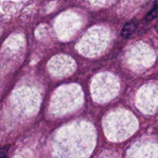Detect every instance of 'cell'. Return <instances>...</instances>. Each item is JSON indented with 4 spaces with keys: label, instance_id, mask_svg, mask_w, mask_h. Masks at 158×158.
Wrapping results in <instances>:
<instances>
[{
    "label": "cell",
    "instance_id": "obj_2",
    "mask_svg": "<svg viewBox=\"0 0 158 158\" xmlns=\"http://www.w3.org/2000/svg\"><path fill=\"white\" fill-rule=\"evenodd\" d=\"M9 145H6L4 148H2L1 153H0V157H1V158H4L6 155H7V153H8V151H9Z\"/></svg>",
    "mask_w": 158,
    "mask_h": 158
},
{
    "label": "cell",
    "instance_id": "obj_1",
    "mask_svg": "<svg viewBox=\"0 0 158 158\" xmlns=\"http://www.w3.org/2000/svg\"><path fill=\"white\" fill-rule=\"evenodd\" d=\"M136 29H137V25L134 22H129V23H126L121 31L122 37H123L124 39L130 38L134 33Z\"/></svg>",
    "mask_w": 158,
    "mask_h": 158
},
{
    "label": "cell",
    "instance_id": "obj_3",
    "mask_svg": "<svg viewBox=\"0 0 158 158\" xmlns=\"http://www.w3.org/2000/svg\"><path fill=\"white\" fill-rule=\"evenodd\" d=\"M156 29H157V31L158 32V24L157 25V26H156Z\"/></svg>",
    "mask_w": 158,
    "mask_h": 158
},
{
    "label": "cell",
    "instance_id": "obj_4",
    "mask_svg": "<svg viewBox=\"0 0 158 158\" xmlns=\"http://www.w3.org/2000/svg\"><path fill=\"white\" fill-rule=\"evenodd\" d=\"M155 5H158V0H156V3Z\"/></svg>",
    "mask_w": 158,
    "mask_h": 158
}]
</instances>
